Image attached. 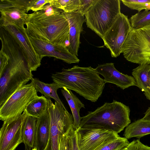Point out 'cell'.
Returning <instances> with one entry per match:
<instances>
[{
    "instance_id": "obj_1",
    "label": "cell",
    "mask_w": 150,
    "mask_h": 150,
    "mask_svg": "<svg viewBox=\"0 0 150 150\" xmlns=\"http://www.w3.org/2000/svg\"><path fill=\"white\" fill-rule=\"evenodd\" d=\"M1 50L8 57V64L0 76V106L16 91L33 78L19 45L6 30L0 31Z\"/></svg>"
},
{
    "instance_id": "obj_2",
    "label": "cell",
    "mask_w": 150,
    "mask_h": 150,
    "mask_svg": "<svg viewBox=\"0 0 150 150\" xmlns=\"http://www.w3.org/2000/svg\"><path fill=\"white\" fill-rule=\"evenodd\" d=\"M51 77L60 88L73 90L93 102L101 96L105 84L104 79L91 66L75 65L71 68H63L61 72L52 74Z\"/></svg>"
},
{
    "instance_id": "obj_3",
    "label": "cell",
    "mask_w": 150,
    "mask_h": 150,
    "mask_svg": "<svg viewBox=\"0 0 150 150\" xmlns=\"http://www.w3.org/2000/svg\"><path fill=\"white\" fill-rule=\"evenodd\" d=\"M130 112L129 106L114 100L88 112L81 117L79 127L100 129L118 134L131 123Z\"/></svg>"
},
{
    "instance_id": "obj_4",
    "label": "cell",
    "mask_w": 150,
    "mask_h": 150,
    "mask_svg": "<svg viewBox=\"0 0 150 150\" xmlns=\"http://www.w3.org/2000/svg\"><path fill=\"white\" fill-rule=\"evenodd\" d=\"M25 25L29 36L67 46L69 25L62 13L41 20L26 22Z\"/></svg>"
},
{
    "instance_id": "obj_5",
    "label": "cell",
    "mask_w": 150,
    "mask_h": 150,
    "mask_svg": "<svg viewBox=\"0 0 150 150\" xmlns=\"http://www.w3.org/2000/svg\"><path fill=\"white\" fill-rule=\"evenodd\" d=\"M120 0H97L85 15L87 27L102 38L120 13Z\"/></svg>"
},
{
    "instance_id": "obj_6",
    "label": "cell",
    "mask_w": 150,
    "mask_h": 150,
    "mask_svg": "<svg viewBox=\"0 0 150 150\" xmlns=\"http://www.w3.org/2000/svg\"><path fill=\"white\" fill-rule=\"evenodd\" d=\"M122 53L131 62L150 64V23L141 28H132L123 46Z\"/></svg>"
},
{
    "instance_id": "obj_7",
    "label": "cell",
    "mask_w": 150,
    "mask_h": 150,
    "mask_svg": "<svg viewBox=\"0 0 150 150\" xmlns=\"http://www.w3.org/2000/svg\"><path fill=\"white\" fill-rule=\"evenodd\" d=\"M47 99L50 132L48 143L44 150H59L61 137L73 126V117L59 103L55 101L54 104L50 98Z\"/></svg>"
},
{
    "instance_id": "obj_8",
    "label": "cell",
    "mask_w": 150,
    "mask_h": 150,
    "mask_svg": "<svg viewBox=\"0 0 150 150\" xmlns=\"http://www.w3.org/2000/svg\"><path fill=\"white\" fill-rule=\"evenodd\" d=\"M37 92L31 82L18 89L0 106V120L4 121L21 115L38 96Z\"/></svg>"
},
{
    "instance_id": "obj_9",
    "label": "cell",
    "mask_w": 150,
    "mask_h": 150,
    "mask_svg": "<svg viewBox=\"0 0 150 150\" xmlns=\"http://www.w3.org/2000/svg\"><path fill=\"white\" fill-rule=\"evenodd\" d=\"M131 29L127 16L120 13L102 38L112 57H117L122 53L123 44Z\"/></svg>"
},
{
    "instance_id": "obj_10",
    "label": "cell",
    "mask_w": 150,
    "mask_h": 150,
    "mask_svg": "<svg viewBox=\"0 0 150 150\" xmlns=\"http://www.w3.org/2000/svg\"><path fill=\"white\" fill-rule=\"evenodd\" d=\"M28 115L25 110L20 115L4 121L0 130V150H15L23 143V128Z\"/></svg>"
},
{
    "instance_id": "obj_11",
    "label": "cell",
    "mask_w": 150,
    "mask_h": 150,
    "mask_svg": "<svg viewBox=\"0 0 150 150\" xmlns=\"http://www.w3.org/2000/svg\"><path fill=\"white\" fill-rule=\"evenodd\" d=\"M4 27L19 45L30 70L36 71L40 66L41 60L31 42L26 28L14 25Z\"/></svg>"
},
{
    "instance_id": "obj_12",
    "label": "cell",
    "mask_w": 150,
    "mask_h": 150,
    "mask_svg": "<svg viewBox=\"0 0 150 150\" xmlns=\"http://www.w3.org/2000/svg\"><path fill=\"white\" fill-rule=\"evenodd\" d=\"M29 36L31 42L41 60L45 57H53L68 64L79 63L77 57L71 52L66 46Z\"/></svg>"
},
{
    "instance_id": "obj_13",
    "label": "cell",
    "mask_w": 150,
    "mask_h": 150,
    "mask_svg": "<svg viewBox=\"0 0 150 150\" xmlns=\"http://www.w3.org/2000/svg\"><path fill=\"white\" fill-rule=\"evenodd\" d=\"M76 132L80 150H94L107 140L120 137L118 134L100 129L79 127Z\"/></svg>"
},
{
    "instance_id": "obj_14",
    "label": "cell",
    "mask_w": 150,
    "mask_h": 150,
    "mask_svg": "<svg viewBox=\"0 0 150 150\" xmlns=\"http://www.w3.org/2000/svg\"><path fill=\"white\" fill-rule=\"evenodd\" d=\"M95 69L104 77L105 83L115 84L122 90L131 86H137L133 76L120 72L115 68L113 63L99 64Z\"/></svg>"
},
{
    "instance_id": "obj_15",
    "label": "cell",
    "mask_w": 150,
    "mask_h": 150,
    "mask_svg": "<svg viewBox=\"0 0 150 150\" xmlns=\"http://www.w3.org/2000/svg\"><path fill=\"white\" fill-rule=\"evenodd\" d=\"M62 13L67 20L69 25V44L67 47L69 51L77 57L81 42L80 34L83 31V25L85 19L84 16L77 11Z\"/></svg>"
},
{
    "instance_id": "obj_16",
    "label": "cell",
    "mask_w": 150,
    "mask_h": 150,
    "mask_svg": "<svg viewBox=\"0 0 150 150\" xmlns=\"http://www.w3.org/2000/svg\"><path fill=\"white\" fill-rule=\"evenodd\" d=\"M50 122L48 111L37 118L34 148L37 150H44L49 141L50 132Z\"/></svg>"
},
{
    "instance_id": "obj_17",
    "label": "cell",
    "mask_w": 150,
    "mask_h": 150,
    "mask_svg": "<svg viewBox=\"0 0 150 150\" xmlns=\"http://www.w3.org/2000/svg\"><path fill=\"white\" fill-rule=\"evenodd\" d=\"M0 26L14 25L24 27L28 14L24 11L15 8H0Z\"/></svg>"
},
{
    "instance_id": "obj_18",
    "label": "cell",
    "mask_w": 150,
    "mask_h": 150,
    "mask_svg": "<svg viewBox=\"0 0 150 150\" xmlns=\"http://www.w3.org/2000/svg\"><path fill=\"white\" fill-rule=\"evenodd\" d=\"M51 0H0V8H15L25 11L34 12L43 10L44 6Z\"/></svg>"
},
{
    "instance_id": "obj_19",
    "label": "cell",
    "mask_w": 150,
    "mask_h": 150,
    "mask_svg": "<svg viewBox=\"0 0 150 150\" xmlns=\"http://www.w3.org/2000/svg\"><path fill=\"white\" fill-rule=\"evenodd\" d=\"M137 86L142 91L148 100H150V64H140L132 71Z\"/></svg>"
},
{
    "instance_id": "obj_20",
    "label": "cell",
    "mask_w": 150,
    "mask_h": 150,
    "mask_svg": "<svg viewBox=\"0 0 150 150\" xmlns=\"http://www.w3.org/2000/svg\"><path fill=\"white\" fill-rule=\"evenodd\" d=\"M61 92L70 107L73 117L74 127L77 130L80 127L81 120L80 110L81 108H85L84 105L70 90L64 87Z\"/></svg>"
},
{
    "instance_id": "obj_21",
    "label": "cell",
    "mask_w": 150,
    "mask_h": 150,
    "mask_svg": "<svg viewBox=\"0 0 150 150\" xmlns=\"http://www.w3.org/2000/svg\"><path fill=\"white\" fill-rule=\"evenodd\" d=\"M150 134V120L142 118L130 124L127 127L123 134L127 139L133 137L139 139Z\"/></svg>"
},
{
    "instance_id": "obj_22",
    "label": "cell",
    "mask_w": 150,
    "mask_h": 150,
    "mask_svg": "<svg viewBox=\"0 0 150 150\" xmlns=\"http://www.w3.org/2000/svg\"><path fill=\"white\" fill-rule=\"evenodd\" d=\"M37 120V118L28 115L25 121L22 139L26 150H31L34 148Z\"/></svg>"
},
{
    "instance_id": "obj_23",
    "label": "cell",
    "mask_w": 150,
    "mask_h": 150,
    "mask_svg": "<svg viewBox=\"0 0 150 150\" xmlns=\"http://www.w3.org/2000/svg\"><path fill=\"white\" fill-rule=\"evenodd\" d=\"M31 82L37 92L44 95L47 98L53 99L65 108L57 94V90L60 88L57 83L53 82L51 83H46L35 78L32 79Z\"/></svg>"
},
{
    "instance_id": "obj_24",
    "label": "cell",
    "mask_w": 150,
    "mask_h": 150,
    "mask_svg": "<svg viewBox=\"0 0 150 150\" xmlns=\"http://www.w3.org/2000/svg\"><path fill=\"white\" fill-rule=\"evenodd\" d=\"M48 106L47 99L42 95L38 96L30 103L25 110L28 115L38 118L47 110Z\"/></svg>"
},
{
    "instance_id": "obj_25",
    "label": "cell",
    "mask_w": 150,
    "mask_h": 150,
    "mask_svg": "<svg viewBox=\"0 0 150 150\" xmlns=\"http://www.w3.org/2000/svg\"><path fill=\"white\" fill-rule=\"evenodd\" d=\"M64 11L51 5L50 3L44 6L42 10L34 12L28 14L26 22L41 20L50 16L59 14Z\"/></svg>"
},
{
    "instance_id": "obj_26",
    "label": "cell",
    "mask_w": 150,
    "mask_h": 150,
    "mask_svg": "<svg viewBox=\"0 0 150 150\" xmlns=\"http://www.w3.org/2000/svg\"><path fill=\"white\" fill-rule=\"evenodd\" d=\"M129 143L127 139L120 137L107 140L94 150H119L126 147Z\"/></svg>"
},
{
    "instance_id": "obj_27",
    "label": "cell",
    "mask_w": 150,
    "mask_h": 150,
    "mask_svg": "<svg viewBox=\"0 0 150 150\" xmlns=\"http://www.w3.org/2000/svg\"><path fill=\"white\" fill-rule=\"evenodd\" d=\"M132 28L137 29L150 23V10L138 12L129 19Z\"/></svg>"
},
{
    "instance_id": "obj_28",
    "label": "cell",
    "mask_w": 150,
    "mask_h": 150,
    "mask_svg": "<svg viewBox=\"0 0 150 150\" xmlns=\"http://www.w3.org/2000/svg\"><path fill=\"white\" fill-rule=\"evenodd\" d=\"M50 4L65 13L77 11L80 5L79 0H51Z\"/></svg>"
},
{
    "instance_id": "obj_29",
    "label": "cell",
    "mask_w": 150,
    "mask_h": 150,
    "mask_svg": "<svg viewBox=\"0 0 150 150\" xmlns=\"http://www.w3.org/2000/svg\"><path fill=\"white\" fill-rule=\"evenodd\" d=\"M123 4L129 8L138 12L144 9L150 10V0H122Z\"/></svg>"
},
{
    "instance_id": "obj_30",
    "label": "cell",
    "mask_w": 150,
    "mask_h": 150,
    "mask_svg": "<svg viewBox=\"0 0 150 150\" xmlns=\"http://www.w3.org/2000/svg\"><path fill=\"white\" fill-rule=\"evenodd\" d=\"M74 126L61 137L59 150H72L71 142V131Z\"/></svg>"
},
{
    "instance_id": "obj_31",
    "label": "cell",
    "mask_w": 150,
    "mask_h": 150,
    "mask_svg": "<svg viewBox=\"0 0 150 150\" xmlns=\"http://www.w3.org/2000/svg\"><path fill=\"white\" fill-rule=\"evenodd\" d=\"M97 0H79L80 5L77 11L84 16Z\"/></svg>"
},
{
    "instance_id": "obj_32",
    "label": "cell",
    "mask_w": 150,
    "mask_h": 150,
    "mask_svg": "<svg viewBox=\"0 0 150 150\" xmlns=\"http://www.w3.org/2000/svg\"><path fill=\"white\" fill-rule=\"evenodd\" d=\"M126 148V150H150V147L142 144L139 139L129 143Z\"/></svg>"
},
{
    "instance_id": "obj_33",
    "label": "cell",
    "mask_w": 150,
    "mask_h": 150,
    "mask_svg": "<svg viewBox=\"0 0 150 150\" xmlns=\"http://www.w3.org/2000/svg\"><path fill=\"white\" fill-rule=\"evenodd\" d=\"M8 57L3 51H0V76L3 73L8 64Z\"/></svg>"
},
{
    "instance_id": "obj_34",
    "label": "cell",
    "mask_w": 150,
    "mask_h": 150,
    "mask_svg": "<svg viewBox=\"0 0 150 150\" xmlns=\"http://www.w3.org/2000/svg\"><path fill=\"white\" fill-rule=\"evenodd\" d=\"M71 138L72 150H80L78 144L76 130L74 127L71 130Z\"/></svg>"
},
{
    "instance_id": "obj_35",
    "label": "cell",
    "mask_w": 150,
    "mask_h": 150,
    "mask_svg": "<svg viewBox=\"0 0 150 150\" xmlns=\"http://www.w3.org/2000/svg\"><path fill=\"white\" fill-rule=\"evenodd\" d=\"M144 114V115L143 118L145 120H150V107L148 108Z\"/></svg>"
},
{
    "instance_id": "obj_36",
    "label": "cell",
    "mask_w": 150,
    "mask_h": 150,
    "mask_svg": "<svg viewBox=\"0 0 150 150\" xmlns=\"http://www.w3.org/2000/svg\"><path fill=\"white\" fill-rule=\"evenodd\" d=\"M126 147H125L123 148H122V149H121L120 150H126Z\"/></svg>"
},
{
    "instance_id": "obj_37",
    "label": "cell",
    "mask_w": 150,
    "mask_h": 150,
    "mask_svg": "<svg viewBox=\"0 0 150 150\" xmlns=\"http://www.w3.org/2000/svg\"><path fill=\"white\" fill-rule=\"evenodd\" d=\"M31 150H37L36 148H34L33 149H32Z\"/></svg>"
}]
</instances>
